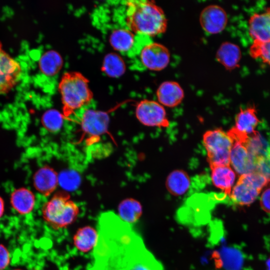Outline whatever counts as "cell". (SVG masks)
I'll list each match as a JSON object with an SVG mask.
<instances>
[{"instance_id":"1","label":"cell","mask_w":270,"mask_h":270,"mask_svg":"<svg viewBox=\"0 0 270 270\" xmlns=\"http://www.w3.org/2000/svg\"><path fill=\"white\" fill-rule=\"evenodd\" d=\"M94 262L87 270H135L154 256L130 224L114 212L101 214Z\"/></svg>"},{"instance_id":"2","label":"cell","mask_w":270,"mask_h":270,"mask_svg":"<svg viewBox=\"0 0 270 270\" xmlns=\"http://www.w3.org/2000/svg\"><path fill=\"white\" fill-rule=\"evenodd\" d=\"M124 4L127 28L135 34L150 37L166 30L168 22L164 12L154 2L131 0Z\"/></svg>"},{"instance_id":"3","label":"cell","mask_w":270,"mask_h":270,"mask_svg":"<svg viewBox=\"0 0 270 270\" xmlns=\"http://www.w3.org/2000/svg\"><path fill=\"white\" fill-rule=\"evenodd\" d=\"M64 118L72 116L76 112L88 105L93 98L88 80L80 72L64 74L58 84Z\"/></svg>"},{"instance_id":"4","label":"cell","mask_w":270,"mask_h":270,"mask_svg":"<svg viewBox=\"0 0 270 270\" xmlns=\"http://www.w3.org/2000/svg\"><path fill=\"white\" fill-rule=\"evenodd\" d=\"M79 213V207L70 199V194L66 190L55 193L42 208L44 221L55 230L72 224L77 219Z\"/></svg>"},{"instance_id":"5","label":"cell","mask_w":270,"mask_h":270,"mask_svg":"<svg viewBox=\"0 0 270 270\" xmlns=\"http://www.w3.org/2000/svg\"><path fill=\"white\" fill-rule=\"evenodd\" d=\"M270 184V177L254 170L240 176L229 196L236 205L248 206L256 200L262 189Z\"/></svg>"},{"instance_id":"6","label":"cell","mask_w":270,"mask_h":270,"mask_svg":"<svg viewBox=\"0 0 270 270\" xmlns=\"http://www.w3.org/2000/svg\"><path fill=\"white\" fill-rule=\"evenodd\" d=\"M202 140L210 166L230 165L234 142L227 132L220 128L208 130L204 134Z\"/></svg>"},{"instance_id":"7","label":"cell","mask_w":270,"mask_h":270,"mask_svg":"<svg viewBox=\"0 0 270 270\" xmlns=\"http://www.w3.org/2000/svg\"><path fill=\"white\" fill-rule=\"evenodd\" d=\"M138 44L137 41L134 49L144 68L159 71L165 68L169 64L170 53L164 46L152 40H144Z\"/></svg>"},{"instance_id":"8","label":"cell","mask_w":270,"mask_h":270,"mask_svg":"<svg viewBox=\"0 0 270 270\" xmlns=\"http://www.w3.org/2000/svg\"><path fill=\"white\" fill-rule=\"evenodd\" d=\"M88 106L78 110L72 116H78L84 135L88 138L96 140L108 132L110 118L107 112L88 108Z\"/></svg>"},{"instance_id":"9","label":"cell","mask_w":270,"mask_h":270,"mask_svg":"<svg viewBox=\"0 0 270 270\" xmlns=\"http://www.w3.org/2000/svg\"><path fill=\"white\" fill-rule=\"evenodd\" d=\"M136 116L142 124L148 126L166 128L169 126L163 106L154 100H143L138 103Z\"/></svg>"},{"instance_id":"10","label":"cell","mask_w":270,"mask_h":270,"mask_svg":"<svg viewBox=\"0 0 270 270\" xmlns=\"http://www.w3.org/2000/svg\"><path fill=\"white\" fill-rule=\"evenodd\" d=\"M21 74L20 64L3 49L0 42V94H6L14 88Z\"/></svg>"},{"instance_id":"11","label":"cell","mask_w":270,"mask_h":270,"mask_svg":"<svg viewBox=\"0 0 270 270\" xmlns=\"http://www.w3.org/2000/svg\"><path fill=\"white\" fill-rule=\"evenodd\" d=\"M200 24L206 32L216 34L226 28L228 16L225 10L220 6L212 4L204 8L200 16Z\"/></svg>"},{"instance_id":"12","label":"cell","mask_w":270,"mask_h":270,"mask_svg":"<svg viewBox=\"0 0 270 270\" xmlns=\"http://www.w3.org/2000/svg\"><path fill=\"white\" fill-rule=\"evenodd\" d=\"M215 268L218 270H242L244 256L238 248L222 246L212 254Z\"/></svg>"},{"instance_id":"13","label":"cell","mask_w":270,"mask_h":270,"mask_svg":"<svg viewBox=\"0 0 270 270\" xmlns=\"http://www.w3.org/2000/svg\"><path fill=\"white\" fill-rule=\"evenodd\" d=\"M230 156V165L240 176L248 174L255 170V158L250 152L246 142L233 141Z\"/></svg>"},{"instance_id":"14","label":"cell","mask_w":270,"mask_h":270,"mask_svg":"<svg viewBox=\"0 0 270 270\" xmlns=\"http://www.w3.org/2000/svg\"><path fill=\"white\" fill-rule=\"evenodd\" d=\"M260 122L254 106L240 108L235 118V126L232 128L238 134L250 138L259 134L256 130Z\"/></svg>"},{"instance_id":"15","label":"cell","mask_w":270,"mask_h":270,"mask_svg":"<svg viewBox=\"0 0 270 270\" xmlns=\"http://www.w3.org/2000/svg\"><path fill=\"white\" fill-rule=\"evenodd\" d=\"M248 31L254 41L270 40V8L262 12L255 13L250 17Z\"/></svg>"},{"instance_id":"16","label":"cell","mask_w":270,"mask_h":270,"mask_svg":"<svg viewBox=\"0 0 270 270\" xmlns=\"http://www.w3.org/2000/svg\"><path fill=\"white\" fill-rule=\"evenodd\" d=\"M156 94L158 102L169 108L178 106L184 98L183 89L174 81L162 82L158 88Z\"/></svg>"},{"instance_id":"17","label":"cell","mask_w":270,"mask_h":270,"mask_svg":"<svg viewBox=\"0 0 270 270\" xmlns=\"http://www.w3.org/2000/svg\"><path fill=\"white\" fill-rule=\"evenodd\" d=\"M33 183L35 188L45 196L53 192L58 184V176L51 167L46 166L34 174Z\"/></svg>"},{"instance_id":"18","label":"cell","mask_w":270,"mask_h":270,"mask_svg":"<svg viewBox=\"0 0 270 270\" xmlns=\"http://www.w3.org/2000/svg\"><path fill=\"white\" fill-rule=\"evenodd\" d=\"M210 168L214 185L230 196L236 180L234 170L230 165L214 166Z\"/></svg>"},{"instance_id":"19","label":"cell","mask_w":270,"mask_h":270,"mask_svg":"<svg viewBox=\"0 0 270 270\" xmlns=\"http://www.w3.org/2000/svg\"><path fill=\"white\" fill-rule=\"evenodd\" d=\"M112 47L122 54H128L134 50L136 44V34L126 28L114 30L110 36Z\"/></svg>"},{"instance_id":"20","label":"cell","mask_w":270,"mask_h":270,"mask_svg":"<svg viewBox=\"0 0 270 270\" xmlns=\"http://www.w3.org/2000/svg\"><path fill=\"white\" fill-rule=\"evenodd\" d=\"M35 202L34 194L25 188L15 190L10 196V203L12 208L21 214L30 212L34 209Z\"/></svg>"},{"instance_id":"21","label":"cell","mask_w":270,"mask_h":270,"mask_svg":"<svg viewBox=\"0 0 270 270\" xmlns=\"http://www.w3.org/2000/svg\"><path fill=\"white\" fill-rule=\"evenodd\" d=\"M241 57L240 48L236 44L225 42L222 44L216 54L217 60L226 69L232 70L238 64Z\"/></svg>"},{"instance_id":"22","label":"cell","mask_w":270,"mask_h":270,"mask_svg":"<svg viewBox=\"0 0 270 270\" xmlns=\"http://www.w3.org/2000/svg\"><path fill=\"white\" fill-rule=\"evenodd\" d=\"M190 186V179L187 172L176 170L169 174L166 181L168 192L173 196H182L187 192Z\"/></svg>"},{"instance_id":"23","label":"cell","mask_w":270,"mask_h":270,"mask_svg":"<svg viewBox=\"0 0 270 270\" xmlns=\"http://www.w3.org/2000/svg\"><path fill=\"white\" fill-rule=\"evenodd\" d=\"M98 239V230L90 226H85L76 231L73 237V242L78 251L85 253L94 248Z\"/></svg>"},{"instance_id":"24","label":"cell","mask_w":270,"mask_h":270,"mask_svg":"<svg viewBox=\"0 0 270 270\" xmlns=\"http://www.w3.org/2000/svg\"><path fill=\"white\" fill-rule=\"evenodd\" d=\"M142 212L140 202L132 198L122 200L118 206V216L122 220L129 224L136 222Z\"/></svg>"},{"instance_id":"25","label":"cell","mask_w":270,"mask_h":270,"mask_svg":"<svg viewBox=\"0 0 270 270\" xmlns=\"http://www.w3.org/2000/svg\"><path fill=\"white\" fill-rule=\"evenodd\" d=\"M63 61L60 55L54 50L45 52L40 60V68L46 76H56L61 69Z\"/></svg>"},{"instance_id":"26","label":"cell","mask_w":270,"mask_h":270,"mask_svg":"<svg viewBox=\"0 0 270 270\" xmlns=\"http://www.w3.org/2000/svg\"><path fill=\"white\" fill-rule=\"evenodd\" d=\"M102 68L108 76L118 77L124 72L125 65L122 60L118 55L110 54L106 56L104 59Z\"/></svg>"},{"instance_id":"27","label":"cell","mask_w":270,"mask_h":270,"mask_svg":"<svg viewBox=\"0 0 270 270\" xmlns=\"http://www.w3.org/2000/svg\"><path fill=\"white\" fill-rule=\"evenodd\" d=\"M64 117L57 110L50 109L46 112L42 116V124L50 132H56L62 128Z\"/></svg>"},{"instance_id":"28","label":"cell","mask_w":270,"mask_h":270,"mask_svg":"<svg viewBox=\"0 0 270 270\" xmlns=\"http://www.w3.org/2000/svg\"><path fill=\"white\" fill-rule=\"evenodd\" d=\"M250 56L255 58H260L270 66V40L259 42L253 41L250 48Z\"/></svg>"},{"instance_id":"29","label":"cell","mask_w":270,"mask_h":270,"mask_svg":"<svg viewBox=\"0 0 270 270\" xmlns=\"http://www.w3.org/2000/svg\"><path fill=\"white\" fill-rule=\"evenodd\" d=\"M80 183V176L74 172L65 171L58 176V184L66 190H74L78 186Z\"/></svg>"},{"instance_id":"30","label":"cell","mask_w":270,"mask_h":270,"mask_svg":"<svg viewBox=\"0 0 270 270\" xmlns=\"http://www.w3.org/2000/svg\"><path fill=\"white\" fill-rule=\"evenodd\" d=\"M10 262V253L7 248L0 244V270L5 269Z\"/></svg>"},{"instance_id":"31","label":"cell","mask_w":270,"mask_h":270,"mask_svg":"<svg viewBox=\"0 0 270 270\" xmlns=\"http://www.w3.org/2000/svg\"><path fill=\"white\" fill-rule=\"evenodd\" d=\"M260 204L264 212L270 214V188L266 190L262 194Z\"/></svg>"},{"instance_id":"32","label":"cell","mask_w":270,"mask_h":270,"mask_svg":"<svg viewBox=\"0 0 270 270\" xmlns=\"http://www.w3.org/2000/svg\"><path fill=\"white\" fill-rule=\"evenodd\" d=\"M4 204L3 199L0 196V218L4 214Z\"/></svg>"},{"instance_id":"33","label":"cell","mask_w":270,"mask_h":270,"mask_svg":"<svg viewBox=\"0 0 270 270\" xmlns=\"http://www.w3.org/2000/svg\"><path fill=\"white\" fill-rule=\"evenodd\" d=\"M266 156L270 164V144L266 152Z\"/></svg>"},{"instance_id":"34","label":"cell","mask_w":270,"mask_h":270,"mask_svg":"<svg viewBox=\"0 0 270 270\" xmlns=\"http://www.w3.org/2000/svg\"><path fill=\"white\" fill-rule=\"evenodd\" d=\"M266 264L267 266V270H270V256L266 261Z\"/></svg>"},{"instance_id":"35","label":"cell","mask_w":270,"mask_h":270,"mask_svg":"<svg viewBox=\"0 0 270 270\" xmlns=\"http://www.w3.org/2000/svg\"><path fill=\"white\" fill-rule=\"evenodd\" d=\"M22 270L16 269V270Z\"/></svg>"}]
</instances>
